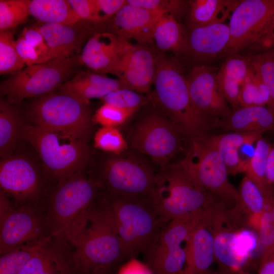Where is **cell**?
Masks as SVG:
<instances>
[{"label": "cell", "instance_id": "17", "mask_svg": "<svg viewBox=\"0 0 274 274\" xmlns=\"http://www.w3.org/2000/svg\"><path fill=\"white\" fill-rule=\"evenodd\" d=\"M157 56L146 45L137 44L123 57L110 74L120 80L125 88L139 93L149 91L154 83Z\"/></svg>", "mask_w": 274, "mask_h": 274}, {"label": "cell", "instance_id": "14", "mask_svg": "<svg viewBox=\"0 0 274 274\" xmlns=\"http://www.w3.org/2000/svg\"><path fill=\"white\" fill-rule=\"evenodd\" d=\"M181 135L183 134L170 120L153 114L138 125L132 146L150 157L163 170L180 148Z\"/></svg>", "mask_w": 274, "mask_h": 274}, {"label": "cell", "instance_id": "44", "mask_svg": "<svg viewBox=\"0 0 274 274\" xmlns=\"http://www.w3.org/2000/svg\"><path fill=\"white\" fill-rule=\"evenodd\" d=\"M17 53L26 66L49 61V49L47 44L36 47L28 44L21 36L16 40Z\"/></svg>", "mask_w": 274, "mask_h": 274}, {"label": "cell", "instance_id": "39", "mask_svg": "<svg viewBox=\"0 0 274 274\" xmlns=\"http://www.w3.org/2000/svg\"><path fill=\"white\" fill-rule=\"evenodd\" d=\"M30 15L28 0H1L0 30L14 28L25 23Z\"/></svg>", "mask_w": 274, "mask_h": 274}, {"label": "cell", "instance_id": "3", "mask_svg": "<svg viewBox=\"0 0 274 274\" xmlns=\"http://www.w3.org/2000/svg\"><path fill=\"white\" fill-rule=\"evenodd\" d=\"M79 274L116 269L126 259L113 221L100 197L74 245Z\"/></svg>", "mask_w": 274, "mask_h": 274}, {"label": "cell", "instance_id": "27", "mask_svg": "<svg viewBox=\"0 0 274 274\" xmlns=\"http://www.w3.org/2000/svg\"><path fill=\"white\" fill-rule=\"evenodd\" d=\"M239 1L193 0L189 1L188 17L190 28L225 23Z\"/></svg>", "mask_w": 274, "mask_h": 274}, {"label": "cell", "instance_id": "35", "mask_svg": "<svg viewBox=\"0 0 274 274\" xmlns=\"http://www.w3.org/2000/svg\"><path fill=\"white\" fill-rule=\"evenodd\" d=\"M269 102L270 95L266 87L250 66L249 72L240 89L239 106L268 107Z\"/></svg>", "mask_w": 274, "mask_h": 274}, {"label": "cell", "instance_id": "29", "mask_svg": "<svg viewBox=\"0 0 274 274\" xmlns=\"http://www.w3.org/2000/svg\"><path fill=\"white\" fill-rule=\"evenodd\" d=\"M237 191V208L247 219L249 226L257 231L268 197L266 198L256 184L246 175L242 179Z\"/></svg>", "mask_w": 274, "mask_h": 274}, {"label": "cell", "instance_id": "43", "mask_svg": "<svg viewBox=\"0 0 274 274\" xmlns=\"http://www.w3.org/2000/svg\"><path fill=\"white\" fill-rule=\"evenodd\" d=\"M134 112L104 103L96 111L93 120L103 127H116L123 123Z\"/></svg>", "mask_w": 274, "mask_h": 274}, {"label": "cell", "instance_id": "55", "mask_svg": "<svg viewBox=\"0 0 274 274\" xmlns=\"http://www.w3.org/2000/svg\"><path fill=\"white\" fill-rule=\"evenodd\" d=\"M274 252V247H273V249H272V251L270 253H272V252ZM269 254H268V255H269Z\"/></svg>", "mask_w": 274, "mask_h": 274}, {"label": "cell", "instance_id": "33", "mask_svg": "<svg viewBox=\"0 0 274 274\" xmlns=\"http://www.w3.org/2000/svg\"><path fill=\"white\" fill-rule=\"evenodd\" d=\"M271 146L262 137L259 138L256 141L254 155L245 172L246 175L259 188L266 198L271 195L273 191L272 186L268 185L266 180V168Z\"/></svg>", "mask_w": 274, "mask_h": 274}, {"label": "cell", "instance_id": "38", "mask_svg": "<svg viewBox=\"0 0 274 274\" xmlns=\"http://www.w3.org/2000/svg\"><path fill=\"white\" fill-rule=\"evenodd\" d=\"M25 65L19 56L14 33L11 30H0V74L16 73Z\"/></svg>", "mask_w": 274, "mask_h": 274}, {"label": "cell", "instance_id": "28", "mask_svg": "<svg viewBox=\"0 0 274 274\" xmlns=\"http://www.w3.org/2000/svg\"><path fill=\"white\" fill-rule=\"evenodd\" d=\"M208 211L192 213L169 221L150 254L181 246Z\"/></svg>", "mask_w": 274, "mask_h": 274}, {"label": "cell", "instance_id": "18", "mask_svg": "<svg viewBox=\"0 0 274 274\" xmlns=\"http://www.w3.org/2000/svg\"><path fill=\"white\" fill-rule=\"evenodd\" d=\"M133 44L112 32L94 34L84 45L81 63L98 73H110Z\"/></svg>", "mask_w": 274, "mask_h": 274}, {"label": "cell", "instance_id": "22", "mask_svg": "<svg viewBox=\"0 0 274 274\" xmlns=\"http://www.w3.org/2000/svg\"><path fill=\"white\" fill-rule=\"evenodd\" d=\"M274 128V111L264 106H239L232 109L214 128L228 132L261 133Z\"/></svg>", "mask_w": 274, "mask_h": 274}, {"label": "cell", "instance_id": "54", "mask_svg": "<svg viewBox=\"0 0 274 274\" xmlns=\"http://www.w3.org/2000/svg\"><path fill=\"white\" fill-rule=\"evenodd\" d=\"M203 274H230V273H227L220 269L219 271H212L211 269H209V270L207 271Z\"/></svg>", "mask_w": 274, "mask_h": 274}, {"label": "cell", "instance_id": "9", "mask_svg": "<svg viewBox=\"0 0 274 274\" xmlns=\"http://www.w3.org/2000/svg\"><path fill=\"white\" fill-rule=\"evenodd\" d=\"M81 63L80 56L75 55L27 66L1 83V94L12 104L48 94L67 81Z\"/></svg>", "mask_w": 274, "mask_h": 274}, {"label": "cell", "instance_id": "37", "mask_svg": "<svg viewBox=\"0 0 274 274\" xmlns=\"http://www.w3.org/2000/svg\"><path fill=\"white\" fill-rule=\"evenodd\" d=\"M47 239L41 242L23 246L1 254L0 274H20Z\"/></svg>", "mask_w": 274, "mask_h": 274}, {"label": "cell", "instance_id": "20", "mask_svg": "<svg viewBox=\"0 0 274 274\" xmlns=\"http://www.w3.org/2000/svg\"><path fill=\"white\" fill-rule=\"evenodd\" d=\"M87 21L73 24L41 23L36 26L49 49V60L68 58L74 55L91 32Z\"/></svg>", "mask_w": 274, "mask_h": 274}, {"label": "cell", "instance_id": "13", "mask_svg": "<svg viewBox=\"0 0 274 274\" xmlns=\"http://www.w3.org/2000/svg\"><path fill=\"white\" fill-rule=\"evenodd\" d=\"M217 73L214 66L199 64L186 76L192 106L208 131L232 109L219 91Z\"/></svg>", "mask_w": 274, "mask_h": 274}, {"label": "cell", "instance_id": "36", "mask_svg": "<svg viewBox=\"0 0 274 274\" xmlns=\"http://www.w3.org/2000/svg\"><path fill=\"white\" fill-rule=\"evenodd\" d=\"M246 56L250 66L266 87L270 95L267 107L274 111V48Z\"/></svg>", "mask_w": 274, "mask_h": 274}, {"label": "cell", "instance_id": "31", "mask_svg": "<svg viewBox=\"0 0 274 274\" xmlns=\"http://www.w3.org/2000/svg\"><path fill=\"white\" fill-rule=\"evenodd\" d=\"M7 100L0 101V156L1 160L11 157L17 145L22 126L18 113Z\"/></svg>", "mask_w": 274, "mask_h": 274}, {"label": "cell", "instance_id": "41", "mask_svg": "<svg viewBox=\"0 0 274 274\" xmlns=\"http://www.w3.org/2000/svg\"><path fill=\"white\" fill-rule=\"evenodd\" d=\"M94 146L118 155L126 148L127 144L117 128L102 127L98 129L94 135Z\"/></svg>", "mask_w": 274, "mask_h": 274}, {"label": "cell", "instance_id": "1", "mask_svg": "<svg viewBox=\"0 0 274 274\" xmlns=\"http://www.w3.org/2000/svg\"><path fill=\"white\" fill-rule=\"evenodd\" d=\"M102 192L99 183L83 171L51 185L44 201L50 235L64 239L74 246Z\"/></svg>", "mask_w": 274, "mask_h": 274}, {"label": "cell", "instance_id": "6", "mask_svg": "<svg viewBox=\"0 0 274 274\" xmlns=\"http://www.w3.org/2000/svg\"><path fill=\"white\" fill-rule=\"evenodd\" d=\"M153 84V99L183 135L190 140L207 133L192 106L186 76L176 61L158 54Z\"/></svg>", "mask_w": 274, "mask_h": 274}, {"label": "cell", "instance_id": "11", "mask_svg": "<svg viewBox=\"0 0 274 274\" xmlns=\"http://www.w3.org/2000/svg\"><path fill=\"white\" fill-rule=\"evenodd\" d=\"M155 177L139 160L116 157L107 161L100 177L95 180L106 193L151 200Z\"/></svg>", "mask_w": 274, "mask_h": 274}, {"label": "cell", "instance_id": "4", "mask_svg": "<svg viewBox=\"0 0 274 274\" xmlns=\"http://www.w3.org/2000/svg\"><path fill=\"white\" fill-rule=\"evenodd\" d=\"M21 136L39 155L51 185L83 171L87 163V143L70 134L31 124L22 126Z\"/></svg>", "mask_w": 274, "mask_h": 274}, {"label": "cell", "instance_id": "19", "mask_svg": "<svg viewBox=\"0 0 274 274\" xmlns=\"http://www.w3.org/2000/svg\"><path fill=\"white\" fill-rule=\"evenodd\" d=\"M218 210L208 211L186 240L184 274H203L215 258V224Z\"/></svg>", "mask_w": 274, "mask_h": 274}, {"label": "cell", "instance_id": "30", "mask_svg": "<svg viewBox=\"0 0 274 274\" xmlns=\"http://www.w3.org/2000/svg\"><path fill=\"white\" fill-rule=\"evenodd\" d=\"M30 15L42 23L73 24L82 20L67 0H28Z\"/></svg>", "mask_w": 274, "mask_h": 274}, {"label": "cell", "instance_id": "50", "mask_svg": "<svg viewBox=\"0 0 274 274\" xmlns=\"http://www.w3.org/2000/svg\"><path fill=\"white\" fill-rule=\"evenodd\" d=\"M30 45L40 47L45 45V40L36 26L25 27L20 35Z\"/></svg>", "mask_w": 274, "mask_h": 274}, {"label": "cell", "instance_id": "47", "mask_svg": "<svg viewBox=\"0 0 274 274\" xmlns=\"http://www.w3.org/2000/svg\"><path fill=\"white\" fill-rule=\"evenodd\" d=\"M248 48L250 51H253V53L255 50L261 49L264 51L274 48V13L256 42Z\"/></svg>", "mask_w": 274, "mask_h": 274}, {"label": "cell", "instance_id": "45", "mask_svg": "<svg viewBox=\"0 0 274 274\" xmlns=\"http://www.w3.org/2000/svg\"><path fill=\"white\" fill-rule=\"evenodd\" d=\"M257 232L259 242L263 249L264 252L261 256L262 257L270 254L274 247V220L270 211L268 199Z\"/></svg>", "mask_w": 274, "mask_h": 274}, {"label": "cell", "instance_id": "52", "mask_svg": "<svg viewBox=\"0 0 274 274\" xmlns=\"http://www.w3.org/2000/svg\"><path fill=\"white\" fill-rule=\"evenodd\" d=\"M266 180L269 186L274 185V145H271L268 154L266 168Z\"/></svg>", "mask_w": 274, "mask_h": 274}, {"label": "cell", "instance_id": "8", "mask_svg": "<svg viewBox=\"0 0 274 274\" xmlns=\"http://www.w3.org/2000/svg\"><path fill=\"white\" fill-rule=\"evenodd\" d=\"M27 114L32 124L87 142L91 129L88 104L67 94L53 92L40 96Z\"/></svg>", "mask_w": 274, "mask_h": 274}, {"label": "cell", "instance_id": "23", "mask_svg": "<svg viewBox=\"0 0 274 274\" xmlns=\"http://www.w3.org/2000/svg\"><path fill=\"white\" fill-rule=\"evenodd\" d=\"M121 88L124 87L119 79H113L100 74L83 71L78 73L71 79L65 82L59 88V90L82 102L89 104L90 99H102L110 92Z\"/></svg>", "mask_w": 274, "mask_h": 274}, {"label": "cell", "instance_id": "5", "mask_svg": "<svg viewBox=\"0 0 274 274\" xmlns=\"http://www.w3.org/2000/svg\"><path fill=\"white\" fill-rule=\"evenodd\" d=\"M151 200L168 221L224 206L187 173L173 165L155 176Z\"/></svg>", "mask_w": 274, "mask_h": 274}, {"label": "cell", "instance_id": "21", "mask_svg": "<svg viewBox=\"0 0 274 274\" xmlns=\"http://www.w3.org/2000/svg\"><path fill=\"white\" fill-rule=\"evenodd\" d=\"M161 15L126 3L114 16L112 32L128 41L132 39L138 44H151L153 32Z\"/></svg>", "mask_w": 274, "mask_h": 274}, {"label": "cell", "instance_id": "32", "mask_svg": "<svg viewBox=\"0 0 274 274\" xmlns=\"http://www.w3.org/2000/svg\"><path fill=\"white\" fill-rule=\"evenodd\" d=\"M202 139L220 153L229 175H236L245 172L246 166L241 161L238 152L241 145L235 136L226 133H207Z\"/></svg>", "mask_w": 274, "mask_h": 274}, {"label": "cell", "instance_id": "48", "mask_svg": "<svg viewBox=\"0 0 274 274\" xmlns=\"http://www.w3.org/2000/svg\"><path fill=\"white\" fill-rule=\"evenodd\" d=\"M82 20L94 21V0H68Z\"/></svg>", "mask_w": 274, "mask_h": 274}, {"label": "cell", "instance_id": "46", "mask_svg": "<svg viewBox=\"0 0 274 274\" xmlns=\"http://www.w3.org/2000/svg\"><path fill=\"white\" fill-rule=\"evenodd\" d=\"M94 21L101 22L114 16L126 3V0H94Z\"/></svg>", "mask_w": 274, "mask_h": 274}, {"label": "cell", "instance_id": "15", "mask_svg": "<svg viewBox=\"0 0 274 274\" xmlns=\"http://www.w3.org/2000/svg\"><path fill=\"white\" fill-rule=\"evenodd\" d=\"M273 13L274 0L239 1L229 17L230 39L224 54H238L256 42Z\"/></svg>", "mask_w": 274, "mask_h": 274}, {"label": "cell", "instance_id": "34", "mask_svg": "<svg viewBox=\"0 0 274 274\" xmlns=\"http://www.w3.org/2000/svg\"><path fill=\"white\" fill-rule=\"evenodd\" d=\"M149 267L153 274H184L186 255L181 246L149 255Z\"/></svg>", "mask_w": 274, "mask_h": 274}, {"label": "cell", "instance_id": "26", "mask_svg": "<svg viewBox=\"0 0 274 274\" xmlns=\"http://www.w3.org/2000/svg\"><path fill=\"white\" fill-rule=\"evenodd\" d=\"M161 52L183 55L189 53L188 35L173 15L163 14L154 27L152 43Z\"/></svg>", "mask_w": 274, "mask_h": 274}, {"label": "cell", "instance_id": "16", "mask_svg": "<svg viewBox=\"0 0 274 274\" xmlns=\"http://www.w3.org/2000/svg\"><path fill=\"white\" fill-rule=\"evenodd\" d=\"M20 274H79L75 248L64 239L50 235Z\"/></svg>", "mask_w": 274, "mask_h": 274}, {"label": "cell", "instance_id": "53", "mask_svg": "<svg viewBox=\"0 0 274 274\" xmlns=\"http://www.w3.org/2000/svg\"><path fill=\"white\" fill-rule=\"evenodd\" d=\"M115 269H106L94 272L89 274H116Z\"/></svg>", "mask_w": 274, "mask_h": 274}, {"label": "cell", "instance_id": "12", "mask_svg": "<svg viewBox=\"0 0 274 274\" xmlns=\"http://www.w3.org/2000/svg\"><path fill=\"white\" fill-rule=\"evenodd\" d=\"M1 190L14 203H42L51 186L28 159L12 156L1 160Z\"/></svg>", "mask_w": 274, "mask_h": 274}, {"label": "cell", "instance_id": "25", "mask_svg": "<svg viewBox=\"0 0 274 274\" xmlns=\"http://www.w3.org/2000/svg\"><path fill=\"white\" fill-rule=\"evenodd\" d=\"M249 69L247 56L235 54L228 56L217 71L219 91L231 109L239 106L240 89Z\"/></svg>", "mask_w": 274, "mask_h": 274}, {"label": "cell", "instance_id": "40", "mask_svg": "<svg viewBox=\"0 0 274 274\" xmlns=\"http://www.w3.org/2000/svg\"><path fill=\"white\" fill-rule=\"evenodd\" d=\"M126 4L160 14H169L177 20L188 11L189 2L179 0H126Z\"/></svg>", "mask_w": 274, "mask_h": 274}, {"label": "cell", "instance_id": "49", "mask_svg": "<svg viewBox=\"0 0 274 274\" xmlns=\"http://www.w3.org/2000/svg\"><path fill=\"white\" fill-rule=\"evenodd\" d=\"M116 274H153L150 267L134 258L129 260L119 268Z\"/></svg>", "mask_w": 274, "mask_h": 274}, {"label": "cell", "instance_id": "51", "mask_svg": "<svg viewBox=\"0 0 274 274\" xmlns=\"http://www.w3.org/2000/svg\"><path fill=\"white\" fill-rule=\"evenodd\" d=\"M258 274H274V252L261 258Z\"/></svg>", "mask_w": 274, "mask_h": 274}, {"label": "cell", "instance_id": "10", "mask_svg": "<svg viewBox=\"0 0 274 274\" xmlns=\"http://www.w3.org/2000/svg\"><path fill=\"white\" fill-rule=\"evenodd\" d=\"M50 236L43 203L17 204L0 191V255Z\"/></svg>", "mask_w": 274, "mask_h": 274}, {"label": "cell", "instance_id": "24", "mask_svg": "<svg viewBox=\"0 0 274 274\" xmlns=\"http://www.w3.org/2000/svg\"><path fill=\"white\" fill-rule=\"evenodd\" d=\"M230 39L228 25L218 23L191 28L189 53L201 60L215 57L224 52Z\"/></svg>", "mask_w": 274, "mask_h": 274}, {"label": "cell", "instance_id": "42", "mask_svg": "<svg viewBox=\"0 0 274 274\" xmlns=\"http://www.w3.org/2000/svg\"><path fill=\"white\" fill-rule=\"evenodd\" d=\"M104 103L118 108L135 111L145 101V98L139 93L124 88L115 90L101 99Z\"/></svg>", "mask_w": 274, "mask_h": 274}, {"label": "cell", "instance_id": "7", "mask_svg": "<svg viewBox=\"0 0 274 274\" xmlns=\"http://www.w3.org/2000/svg\"><path fill=\"white\" fill-rule=\"evenodd\" d=\"M172 165L187 173L227 210L237 207L238 191L228 180L229 175L221 154L199 135L190 140L184 158Z\"/></svg>", "mask_w": 274, "mask_h": 274}, {"label": "cell", "instance_id": "2", "mask_svg": "<svg viewBox=\"0 0 274 274\" xmlns=\"http://www.w3.org/2000/svg\"><path fill=\"white\" fill-rule=\"evenodd\" d=\"M102 200L121 240L126 259L134 258L140 253L149 255L169 222L152 200L104 192Z\"/></svg>", "mask_w": 274, "mask_h": 274}]
</instances>
